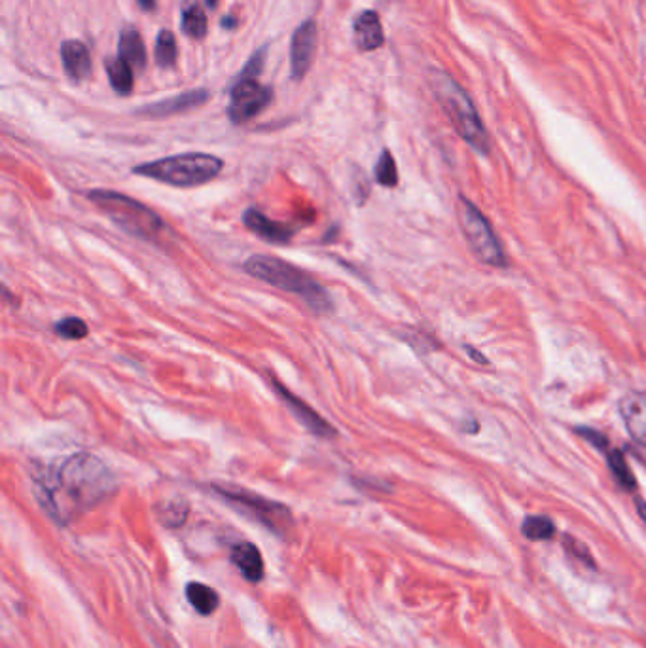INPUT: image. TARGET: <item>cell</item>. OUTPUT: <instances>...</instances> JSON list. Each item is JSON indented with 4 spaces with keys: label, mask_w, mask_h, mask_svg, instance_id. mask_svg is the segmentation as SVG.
Wrapping results in <instances>:
<instances>
[{
    "label": "cell",
    "mask_w": 646,
    "mask_h": 648,
    "mask_svg": "<svg viewBox=\"0 0 646 648\" xmlns=\"http://www.w3.org/2000/svg\"><path fill=\"white\" fill-rule=\"evenodd\" d=\"M114 491V474L91 453L71 455L35 480L38 503L59 525H69L84 512L105 503Z\"/></svg>",
    "instance_id": "1"
},
{
    "label": "cell",
    "mask_w": 646,
    "mask_h": 648,
    "mask_svg": "<svg viewBox=\"0 0 646 648\" xmlns=\"http://www.w3.org/2000/svg\"><path fill=\"white\" fill-rule=\"evenodd\" d=\"M243 268L249 275L268 283L271 287L296 294L315 313H330L334 307L328 290L321 283H317L307 271L300 270L298 266L279 256L254 254L243 264Z\"/></svg>",
    "instance_id": "2"
},
{
    "label": "cell",
    "mask_w": 646,
    "mask_h": 648,
    "mask_svg": "<svg viewBox=\"0 0 646 648\" xmlns=\"http://www.w3.org/2000/svg\"><path fill=\"white\" fill-rule=\"evenodd\" d=\"M431 88L436 101L446 112L451 126L455 127L459 137L465 139L476 152L487 156L491 146L489 135L467 91L444 71H432Z\"/></svg>",
    "instance_id": "3"
},
{
    "label": "cell",
    "mask_w": 646,
    "mask_h": 648,
    "mask_svg": "<svg viewBox=\"0 0 646 648\" xmlns=\"http://www.w3.org/2000/svg\"><path fill=\"white\" fill-rule=\"evenodd\" d=\"M88 198L126 234L158 243L169 232L167 224L156 211L126 194L112 190H93Z\"/></svg>",
    "instance_id": "4"
},
{
    "label": "cell",
    "mask_w": 646,
    "mask_h": 648,
    "mask_svg": "<svg viewBox=\"0 0 646 648\" xmlns=\"http://www.w3.org/2000/svg\"><path fill=\"white\" fill-rule=\"evenodd\" d=\"M222 167L224 162L213 154L188 152V154L162 158L156 162L135 165L133 173L177 188H196L216 179Z\"/></svg>",
    "instance_id": "5"
},
{
    "label": "cell",
    "mask_w": 646,
    "mask_h": 648,
    "mask_svg": "<svg viewBox=\"0 0 646 648\" xmlns=\"http://www.w3.org/2000/svg\"><path fill=\"white\" fill-rule=\"evenodd\" d=\"M213 489L226 503L241 510L245 516H251L252 520L262 523L279 537H287L288 531L294 527V516L287 504L270 501L262 495L252 493L249 489L235 487L232 484H215Z\"/></svg>",
    "instance_id": "6"
},
{
    "label": "cell",
    "mask_w": 646,
    "mask_h": 648,
    "mask_svg": "<svg viewBox=\"0 0 646 648\" xmlns=\"http://www.w3.org/2000/svg\"><path fill=\"white\" fill-rule=\"evenodd\" d=\"M457 216H459L463 235L472 252L476 254V258L487 266H497V268L506 266V254L497 235L493 234V228L487 222L484 213L478 207H474L467 198L461 196L457 201Z\"/></svg>",
    "instance_id": "7"
},
{
    "label": "cell",
    "mask_w": 646,
    "mask_h": 648,
    "mask_svg": "<svg viewBox=\"0 0 646 648\" xmlns=\"http://www.w3.org/2000/svg\"><path fill=\"white\" fill-rule=\"evenodd\" d=\"M273 99V91L256 80H237L230 93L228 116L234 124H245L258 116Z\"/></svg>",
    "instance_id": "8"
},
{
    "label": "cell",
    "mask_w": 646,
    "mask_h": 648,
    "mask_svg": "<svg viewBox=\"0 0 646 648\" xmlns=\"http://www.w3.org/2000/svg\"><path fill=\"white\" fill-rule=\"evenodd\" d=\"M317 36H319V29L315 19H306L294 31L292 44H290V72L294 80H302L309 71L313 63V55L317 50Z\"/></svg>",
    "instance_id": "9"
},
{
    "label": "cell",
    "mask_w": 646,
    "mask_h": 648,
    "mask_svg": "<svg viewBox=\"0 0 646 648\" xmlns=\"http://www.w3.org/2000/svg\"><path fill=\"white\" fill-rule=\"evenodd\" d=\"M271 385L277 391V395L283 398V402H285L288 410L306 427L307 431L315 434V436H319V438H334V436H338V431L324 419L323 415L317 414L302 398H298L292 391H288L283 383H279L277 379H271Z\"/></svg>",
    "instance_id": "10"
},
{
    "label": "cell",
    "mask_w": 646,
    "mask_h": 648,
    "mask_svg": "<svg viewBox=\"0 0 646 648\" xmlns=\"http://www.w3.org/2000/svg\"><path fill=\"white\" fill-rule=\"evenodd\" d=\"M618 412L629 436L646 448V393L631 391L618 402Z\"/></svg>",
    "instance_id": "11"
},
{
    "label": "cell",
    "mask_w": 646,
    "mask_h": 648,
    "mask_svg": "<svg viewBox=\"0 0 646 648\" xmlns=\"http://www.w3.org/2000/svg\"><path fill=\"white\" fill-rule=\"evenodd\" d=\"M243 224L251 230L252 234L258 235L260 239H264L266 243H273V245H285L294 237V230L288 224L279 222V220H271L254 207H249L243 213Z\"/></svg>",
    "instance_id": "12"
},
{
    "label": "cell",
    "mask_w": 646,
    "mask_h": 648,
    "mask_svg": "<svg viewBox=\"0 0 646 648\" xmlns=\"http://www.w3.org/2000/svg\"><path fill=\"white\" fill-rule=\"evenodd\" d=\"M207 101H209V91H186V93H180V95H175L171 99H163L158 103L146 105L137 114L139 116H148V118H165V116H171V114H179L184 110L199 107V105H203Z\"/></svg>",
    "instance_id": "13"
},
{
    "label": "cell",
    "mask_w": 646,
    "mask_h": 648,
    "mask_svg": "<svg viewBox=\"0 0 646 648\" xmlns=\"http://www.w3.org/2000/svg\"><path fill=\"white\" fill-rule=\"evenodd\" d=\"M353 36L360 52H374L383 46L385 35H383L381 19L374 10L360 12L353 23Z\"/></svg>",
    "instance_id": "14"
},
{
    "label": "cell",
    "mask_w": 646,
    "mask_h": 648,
    "mask_svg": "<svg viewBox=\"0 0 646 648\" xmlns=\"http://www.w3.org/2000/svg\"><path fill=\"white\" fill-rule=\"evenodd\" d=\"M230 558L245 580L260 582L264 578L262 552L252 542H237L230 550Z\"/></svg>",
    "instance_id": "15"
},
{
    "label": "cell",
    "mask_w": 646,
    "mask_h": 648,
    "mask_svg": "<svg viewBox=\"0 0 646 648\" xmlns=\"http://www.w3.org/2000/svg\"><path fill=\"white\" fill-rule=\"evenodd\" d=\"M61 59H63L65 72L72 80H84L90 76V52L80 40H65L61 44Z\"/></svg>",
    "instance_id": "16"
},
{
    "label": "cell",
    "mask_w": 646,
    "mask_h": 648,
    "mask_svg": "<svg viewBox=\"0 0 646 648\" xmlns=\"http://www.w3.org/2000/svg\"><path fill=\"white\" fill-rule=\"evenodd\" d=\"M118 57L124 59L131 69L143 71L146 65V48L143 36L135 27H126L120 31V44H118Z\"/></svg>",
    "instance_id": "17"
},
{
    "label": "cell",
    "mask_w": 646,
    "mask_h": 648,
    "mask_svg": "<svg viewBox=\"0 0 646 648\" xmlns=\"http://www.w3.org/2000/svg\"><path fill=\"white\" fill-rule=\"evenodd\" d=\"M186 599L201 616H211L220 605L218 592L203 582H190L186 586Z\"/></svg>",
    "instance_id": "18"
},
{
    "label": "cell",
    "mask_w": 646,
    "mask_h": 648,
    "mask_svg": "<svg viewBox=\"0 0 646 648\" xmlns=\"http://www.w3.org/2000/svg\"><path fill=\"white\" fill-rule=\"evenodd\" d=\"M110 86L120 95H129L133 90V69L120 57H110L105 61Z\"/></svg>",
    "instance_id": "19"
},
{
    "label": "cell",
    "mask_w": 646,
    "mask_h": 648,
    "mask_svg": "<svg viewBox=\"0 0 646 648\" xmlns=\"http://www.w3.org/2000/svg\"><path fill=\"white\" fill-rule=\"evenodd\" d=\"M182 33L194 40H203L207 35V16L198 2H190L182 8V19H180Z\"/></svg>",
    "instance_id": "20"
},
{
    "label": "cell",
    "mask_w": 646,
    "mask_h": 648,
    "mask_svg": "<svg viewBox=\"0 0 646 648\" xmlns=\"http://www.w3.org/2000/svg\"><path fill=\"white\" fill-rule=\"evenodd\" d=\"M607 463L611 468L612 478L618 482V486L626 491H633L637 487V482L631 474L628 467V461L624 457V453L620 450H607Z\"/></svg>",
    "instance_id": "21"
},
{
    "label": "cell",
    "mask_w": 646,
    "mask_h": 648,
    "mask_svg": "<svg viewBox=\"0 0 646 648\" xmlns=\"http://www.w3.org/2000/svg\"><path fill=\"white\" fill-rule=\"evenodd\" d=\"M521 533L529 540H550L556 535V525L546 516H529L521 523Z\"/></svg>",
    "instance_id": "22"
},
{
    "label": "cell",
    "mask_w": 646,
    "mask_h": 648,
    "mask_svg": "<svg viewBox=\"0 0 646 648\" xmlns=\"http://www.w3.org/2000/svg\"><path fill=\"white\" fill-rule=\"evenodd\" d=\"M156 63L162 69H171L177 63V38L169 29H162L156 40Z\"/></svg>",
    "instance_id": "23"
},
{
    "label": "cell",
    "mask_w": 646,
    "mask_h": 648,
    "mask_svg": "<svg viewBox=\"0 0 646 648\" xmlns=\"http://www.w3.org/2000/svg\"><path fill=\"white\" fill-rule=\"evenodd\" d=\"M376 180L381 186L395 188L398 184V169H396L395 158L389 150H383L376 163Z\"/></svg>",
    "instance_id": "24"
},
{
    "label": "cell",
    "mask_w": 646,
    "mask_h": 648,
    "mask_svg": "<svg viewBox=\"0 0 646 648\" xmlns=\"http://www.w3.org/2000/svg\"><path fill=\"white\" fill-rule=\"evenodd\" d=\"M55 332L65 340H82L90 334V328L78 317H67L55 324Z\"/></svg>",
    "instance_id": "25"
},
{
    "label": "cell",
    "mask_w": 646,
    "mask_h": 648,
    "mask_svg": "<svg viewBox=\"0 0 646 648\" xmlns=\"http://www.w3.org/2000/svg\"><path fill=\"white\" fill-rule=\"evenodd\" d=\"M563 548L567 550V554H569V556H573V558L578 559L580 563H584V565H588V567H592V569H595V567H597V565H595V561H593L592 552L588 550V546H586V544H582L580 540H576L575 537H571V535H565V537H563Z\"/></svg>",
    "instance_id": "26"
},
{
    "label": "cell",
    "mask_w": 646,
    "mask_h": 648,
    "mask_svg": "<svg viewBox=\"0 0 646 648\" xmlns=\"http://www.w3.org/2000/svg\"><path fill=\"white\" fill-rule=\"evenodd\" d=\"M188 503L186 501H175V503H169L165 508H163L162 522L169 527H179L182 523L186 522L188 518Z\"/></svg>",
    "instance_id": "27"
},
{
    "label": "cell",
    "mask_w": 646,
    "mask_h": 648,
    "mask_svg": "<svg viewBox=\"0 0 646 648\" xmlns=\"http://www.w3.org/2000/svg\"><path fill=\"white\" fill-rule=\"evenodd\" d=\"M266 54H268V46H264L262 50H258L256 54L252 55L251 61L245 65V69L241 71L237 80H256V76L264 69Z\"/></svg>",
    "instance_id": "28"
},
{
    "label": "cell",
    "mask_w": 646,
    "mask_h": 648,
    "mask_svg": "<svg viewBox=\"0 0 646 648\" xmlns=\"http://www.w3.org/2000/svg\"><path fill=\"white\" fill-rule=\"evenodd\" d=\"M576 432L582 436V438H586L588 442H592L593 446L595 448H599V450L607 451L609 448V440H607V436H603L601 432L599 431H592V429H576Z\"/></svg>",
    "instance_id": "29"
},
{
    "label": "cell",
    "mask_w": 646,
    "mask_h": 648,
    "mask_svg": "<svg viewBox=\"0 0 646 648\" xmlns=\"http://www.w3.org/2000/svg\"><path fill=\"white\" fill-rule=\"evenodd\" d=\"M465 349H467V353L468 355H470V359L476 360V362H480V364H487V359H484V357H482V353H480V351L472 349L470 345H467Z\"/></svg>",
    "instance_id": "30"
},
{
    "label": "cell",
    "mask_w": 646,
    "mask_h": 648,
    "mask_svg": "<svg viewBox=\"0 0 646 648\" xmlns=\"http://www.w3.org/2000/svg\"><path fill=\"white\" fill-rule=\"evenodd\" d=\"M139 6L143 8L144 12H154L156 10V0H137Z\"/></svg>",
    "instance_id": "31"
},
{
    "label": "cell",
    "mask_w": 646,
    "mask_h": 648,
    "mask_svg": "<svg viewBox=\"0 0 646 648\" xmlns=\"http://www.w3.org/2000/svg\"><path fill=\"white\" fill-rule=\"evenodd\" d=\"M635 504H637V512H639V516H641V520L646 523V503H643V501H635Z\"/></svg>",
    "instance_id": "32"
},
{
    "label": "cell",
    "mask_w": 646,
    "mask_h": 648,
    "mask_svg": "<svg viewBox=\"0 0 646 648\" xmlns=\"http://www.w3.org/2000/svg\"><path fill=\"white\" fill-rule=\"evenodd\" d=\"M222 27H228V29H235L237 27V19L232 18H224L222 19Z\"/></svg>",
    "instance_id": "33"
},
{
    "label": "cell",
    "mask_w": 646,
    "mask_h": 648,
    "mask_svg": "<svg viewBox=\"0 0 646 648\" xmlns=\"http://www.w3.org/2000/svg\"><path fill=\"white\" fill-rule=\"evenodd\" d=\"M205 2L209 8H216V4H218V0H205Z\"/></svg>",
    "instance_id": "34"
}]
</instances>
